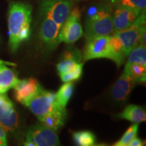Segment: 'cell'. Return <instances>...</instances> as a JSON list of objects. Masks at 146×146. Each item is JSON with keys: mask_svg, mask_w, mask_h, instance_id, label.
<instances>
[{"mask_svg": "<svg viewBox=\"0 0 146 146\" xmlns=\"http://www.w3.org/2000/svg\"><path fill=\"white\" fill-rule=\"evenodd\" d=\"M145 12H143L130 27L110 35L107 58L114 61L118 68L135 47L139 44L145 45Z\"/></svg>", "mask_w": 146, "mask_h": 146, "instance_id": "6da1fadb", "label": "cell"}, {"mask_svg": "<svg viewBox=\"0 0 146 146\" xmlns=\"http://www.w3.org/2000/svg\"><path fill=\"white\" fill-rule=\"evenodd\" d=\"M31 21V5L22 1H11L8 8V45L12 53H16L22 43L29 39Z\"/></svg>", "mask_w": 146, "mask_h": 146, "instance_id": "7a4b0ae2", "label": "cell"}, {"mask_svg": "<svg viewBox=\"0 0 146 146\" xmlns=\"http://www.w3.org/2000/svg\"><path fill=\"white\" fill-rule=\"evenodd\" d=\"M114 32L111 5L100 3L91 8L85 25L86 39L99 36H110Z\"/></svg>", "mask_w": 146, "mask_h": 146, "instance_id": "3957f363", "label": "cell"}, {"mask_svg": "<svg viewBox=\"0 0 146 146\" xmlns=\"http://www.w3.org/2000/svg\"><path fill=\"white\" fill-rule=\"evenodd\" d=\"M80 0H41L40 15L48 17L62 27L73 6Z\"/></svg>", "mask_w": 146, "mask_h": 146, "instance_id": "277c9868", "label": "cell"}, {"mask_svg": "<svg viewBox=\"0 0 146 146\" xmlns=\"http://www.w3.org/2000/svg\"><path fill=\"white\" fill-rule=\"evenodd\" d=\"M25 106L29 108L38 120L54 111L66 109L58 103L56 94L43 89L29 100Z\"/></svg>", "mask_w": 146, "mask_h": 146, "instance_id": "5b68a950", "label": "cell"}, {"mask_svg": "<svg viewBox=\"0 0 146 146\" xmlns=\"http://www.w3.org/2000/svg\"><path fill=\"white\" fill-rule=\"evenodd\" d=\"M83 35V29L81 21V13L78 7L71 10L64 22L58 36V43L72 44Z\"/></svg>", "mask_w": 146, "mask_h": 146, "instance_id": "8992f818", "label": "cell"}, {"mask_svg": "<svg viewBox=\"0 0 146 146\" xmlns=\"http://www.w3.org/2000/svg\"><path fill=\"white\" fill-rule=\"evenodd\" d=\"M24 145L26 146H56L61 144L56 131L39 123L29 127Z\"/></svg>", "mask_w": 146, "mask_h": 146, "instance_id": "52a82bcc", "label": "cell"}, {"mask_svg": "<svg viewBox=\"0 0 146 146\" xmlns=\"http://www.w3.org/2000/svg\"><path fill=\"white\" fill-rule=\"evenodd\" d=\"M0 127L10 133L16 132L19 127V116L6 94H0Z\"/></svg>", "mask_w": 146, "mask_h": 146, "instance_id": "ba28073f", "label": "cell"}, {"mask_svg": "<svg viewBox=\"0 0 146 146\" xmlns=\"http://www.w3.org/2000/svg\"><path fill=\"white\" fill-rule=\"evenodd\" d=\"M110 38V36H99L87 39L82 56L83 62L97 58H107Z\"/></svg>", "mask_w": 146, "mask_h": 146, "instance_id": "9c48e42d", "label": "cell"}, {"mask_svg": "<svg viewBox=\"0 0 146 146\" xmlns=\"http://www.w3.org/2000/svg\"><path fill=\"white\" fill-rule=\"evenodd\" d=\"M61 27L48 17H42L39 35L46 50L52 51L58 45V36Z\"/></svg>", "mask_w": 146, "mask_h": 146, "instance_id": "30bf717a", "label": "cell"}, {"mask_svg": "<svg viewBox=\"0 0 146 146\" xmlns=\"http://www.w3.org/2000/svg\"><path fill=\"white\" fill-rule=\"evenodd\" d=\"M142 12L137 9L126 6L116 5L112 12V24L114 31H122L130 27Z\"/></svg>", "mask_w": 146, "mask_h": 146, "instance_id": "8fae6325", "label": "cell"}, {"mask_svg": "<svg viewBox=\"0 0 146 146\" xmlns=\"http://www.w3.org/2000/svg\"><path fill=\"white\" fill-rule=\"evenodd\" d=\"M14 89V97L16 101L25 106L43 89L41 84L35 78L19 80Z\"/></svg>", "mask_w": 146, "mask_h": 146, "instance_id": "7c38bea8", "label": "cell"}, {"mask_svg": "<svg viewBox=\"0 0 146 146\" xmlns=\"http://www.w3.org/2000/svg\"><path fill=\"white\" fill-rule=\"evenodd\" d=\"M139 83H141L139 80L133 78L123 72L113 85L111 96L116 101H125L135 85Z\"/></svg>", "mask_w": 146, "mask_h": 146, "instance_id": "4fadbf2b", "label": "cell"}, {"mask_svg": "<svg viewBox=\"0 0 146 146\" xmlns=\"http://www.w3.org/2000/svg\"><path fill=\"white\" fill-rule=\"evenodd\" d=\"M16 65L0 60V94H6L19 81Z\"/></svg>", "mask_w": 146, "mask_h": 146, "instance_id": "5bb4252c", "label": "cell"}, {"mask_svg": "<svg viewBox=\"0 0 146 146\" xmlns=\"http://www.w3.org/2000/svg\"><path fill=\"white\" fill-rule=\"evenodd\" d=\"M82 58L81 53L76 49H68L65 51L59 62L56 65L59 75L72 70L76 64L81 62Z\"/></svg>", "mask_w": 146, "mask_h": 146, "instance_id": "9a60e30c", "label": "cell"}, {"mask_svg": "<svg viewBox=\"0 0 146 146\" xmlns=\"http://www.w3.org/2000/svg\"><path fill=\"white\" fill-rule=\"evenodd\" d=\"M67 110L66 109L62 110H56L49 113L39 120L40 123L45 127L50 128L55 131H57L64 127L66 120Z\"/></svg>", "mask_w": 146, "mask_h": 146, "instance_id": "2e32d148", "label": "cell"}, {"mask_svg": "<svg viewBox=\"0 0 146 146\" xmlns=\"http://www.w3.org/2000/svg\"><path fill=\"white\" fill-rule=\"evenodd\" d=\"M120 118L125 119L134 123H140L146 120V113L143 108L134 104L129 105L123 112L118 115Z\"/></svg>", "mask_w": 146, "mask_h": 146, "instance_id": "e0dca14e", "label": "cell"}, {"mask_svg": "<svg viewBox=\"0 0 146 146\" xmlns=\"http://www.w3.org/2000/svg\"><path fill=\"white\" fill-rule=\"evenodd\" d=\"M123 72L139 80L141 83H145L146 78V66L145 65L138 63H127Z\"/></svg>", "mask_w": 146, "mask_h": 146, "instance_id": "ac0fdd59", "label": "cell"}, {"mask_svg": "<svg viewBox=\"0 0 146 146\" xmlns=\"http://www.w3.org/2000/svg\"><path fill=\"white\" fill-rule=\"evenodd\" d=\"M76 145L79 146H93L96 144V138L92 132L89 131H76L72 133Z\"/></svg>", "mask_w": 146, "mask_h": 146, "instance_id": "d6986e66", "label": "cell"}, {"mask_svg": "<svg viewBox=\"0 0 146 146\" xmlns=\"http://www.w3.org/2000/svg\"><path fill=\"white\" fill-rule=\"evenodd\" d=\"M74 84L72 81L65 82L56 94V99L62 106L66 108L74 92Z\"/></svg>", "mask_w": 146, "mask_h": 146, "instance_id": "ffe728a7", "label": "cell"}, {"mask_svg": "<svg viewBox=\"0 0 146 146\" xmlns=\"http://www.w3.org/2000/svg\"><path fill=\"white\" fill-rule=\"evenodd\" d=\"M127 57V63H138L146 66L145 45H137L131 51Z\"/></svg>", "mask_w": 146, "mask_h": 146, "instance_id": "44dd1931", "label": "cell"}, {"mask_svg": "<svg viewBox=\"0 0 146 146\" xmlns=\"http://www.w3.org/2000/svg\"><path fill=\"white\" fill-rule=\"evenodd\" d=\"M139 130V123H135L131 125L130 127L127 129L125 134L122 136V137L116 142L113 145L114 146H127L129 142L133 138L137 137Z\"/></svg>", "mask_w": 146, "mask_h": 146, "instance_id": "7402d4cb", "label": "cell"}, {"mask_svg": "<svg viewBox=\"0 0 146 146\" xmlns=\"http://www.w3.org/2000/svg\"><path fill=\"white\" fill-rule=\"evenodd\" d=\"M114 6L116 5H126L137 9L141 12H145L146 0H110Z\"/></svg>", "mask_w": 146, "mask_h": 146, "instance_id": "603a6c76", "label": "cell"}, {"mask_svg": "<svg viewBox=\"0 0 146 146\" xmlns=\"http://www.w3.org/2000/svg\"><path fill=\"white\" fill-rule=\"evenodd\" d=\"M84 63L80 62L76 65V66L70 70V72L65 73V74H60V77L61 78L62 81L63 82H70L73 81H76L79 79L83 74Z\"/></svg>", "mask_w": 146, "mask_h": 146, "instance_id": "cb8c5ba5", "label": "cell"}, {"mask_svg": "<svg viewBox=\"0 0 146 146\" xmlns=\"http://www.w3.org/2000/svg\"><path fill=\"white\" fill-rule=\"evenodd\" d=\"M8 145L6 132L0 127V146H5Z\"/></svg>", "mask_w": 146, "mask_h": 146, "instance_id": "d4e9b609", "label": "cell"}, {"mask_svg": "<svg viewBox=\"0 0 146 146\" xmlns=\"http://www.w3.org/2000/svg\"><path fill=\"white\" fill-rule=\"evenodd\" d=\"M143 145V142L139 138L135 137L133 138V139L129 142L127 146H142Z\"/></svg>", "mask_w": 146, "mask_h": 146, "instance_id": "484cf974", "label": "cell"}]
</instances>
